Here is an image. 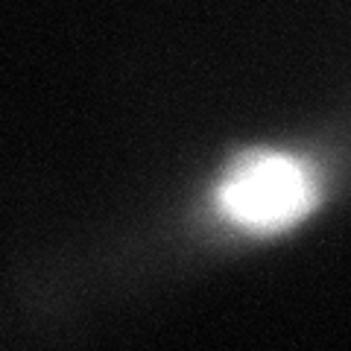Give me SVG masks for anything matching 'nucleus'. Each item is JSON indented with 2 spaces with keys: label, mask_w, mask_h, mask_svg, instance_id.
<instances>
[{
  "label": "nucleus",
  "mask_w": 351,
  "mask_h": 351,
  "mask_svg": "<svg viewBox=\"0 0 351 351\" xmlns=\"http://www.w3.org/2000/svg\"><path fill=\"white\" fill-rule=\"evenodd\" d=\"M322 196L311 164L287 152H249L223 173L214 208L232 226L255 234H276L302 223Z\"/></svg>",
  "instance_id": "nucleus-1"
}]
</instances>
